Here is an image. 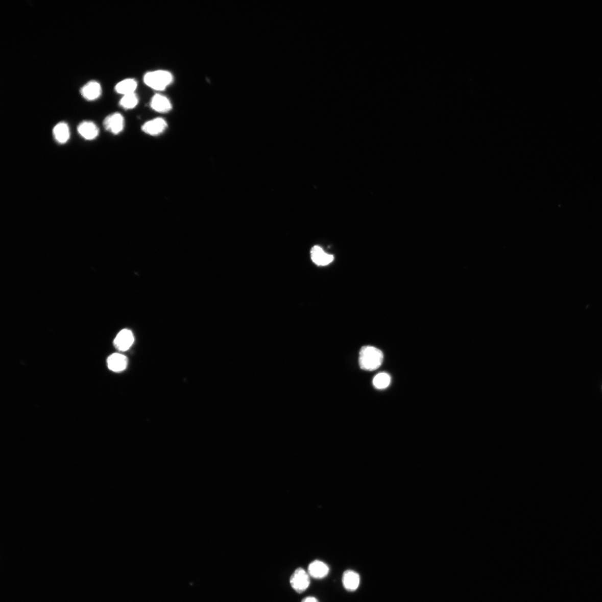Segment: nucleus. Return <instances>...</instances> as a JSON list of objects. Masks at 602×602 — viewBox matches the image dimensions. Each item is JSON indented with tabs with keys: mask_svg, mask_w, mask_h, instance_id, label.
<instances>
[{
	"mask_svg": "<svg viewBox=\"0 0 602 602\" xmlns=\"http://www.w3.org/2000/svg\"><path fill=\"white\" fill-rule=\"evenodd\" d=\"M384 355L382 351L373 346H366L362 348L358 357L361 369L373 371L378 369L382 363Z\"/></svg>",
	"mask_w": 602,
	"mask_h": 602,
	"instance_id": "obj_1",
	"label": "nucleus"
},
{
	"mask_svg": "<svg viewBox=\"0 0 602 602\" xmlns=\"http://www.w3.org/2000/svg\"><path fill=\"white\" fill-rule=\"evenodd\" d=\"M173 81L171 73L166 70H156L146 74L144 82L148 86L156 90H165Z\"/></svg>",
	"mask_w": 602,
	"mask_h": 602,
	"instance_id": "obj_2",
	"label": "nucleus"
},
{
	"mask_svg": "<svg viewBox=\"0 0 602 602\" xmlns=\"http://www.w3.org/2000/svg\"><path fill=\"white\" fill-rule=\"evenodd\" d=\"M290 584L292 588L298 593H302L310 585V576L306 571L301 568L297 569L291 575Z\"/></svg>",
	"mask_w": 602,
	"mask_h": 602,
	"instance_id": "obj_3",
	"label": "nucleus"
},
{
	"mask_svg": "<svg viewBox=\"0 0 602 602\" xmlns=\"http://www.w3.org/2000/svg\"><path fill=\"white\" fill-rule=\"evenodd\" d=\"M103 125L106 130L117 135L124 130L125 119L121 114L114 113L108 115L103 122Z\"/></svg>",
	"mask_w": 602,
	"mask_h": 602,
	"instance_id": "obj_4",
	"label": "nucleus"
},
{
	"mask_svg": "<svg viewBox=\"0 0 602 602\" xmlns=\"http://www.w3.org/2000/svg\"><path fill=\"white\" fill-rule=\"evenodd\" d=\"M167 124L165 119L157 118L146 123L142 127V131L148 135L156 136L165 131Z\"/></svg>",
	"mask_w": 602,
	"mask_h": 602,
	"instance_id": "obj_5",
	"label": "nucleus"
},
{
	"mask_svg": "<svg viewBox=\"0 0 602 602\" xmlns=\"http://www.w3.org/2000/svg\"><path fill=\"white\" fill-rule=\"evenodd\" d=\"M133 342V333L130 330L125 329L119 332L114 340V344L118 350L125 351L131 348Z\"/></svg>",
	"mask_w": 602,
	"mask_h": 602,
	"instance_id": "obj_6",
	"label": "nucleus"
},
{
	"mask_svg": "<svg viewBox=\"0 0 602 602\" xmlns=\"http://www.w3.org/2000/svg\"><path fill=\"white\" fill-rule=\"evenodd\" d=\"M99 127L91 121H83L78 127L79 134L87 140H93L96 138L99 135Z\"/></svg>",
	"mask_w": 602,
	"mask_h": 602,
	"instance_id": "obj_7",
	"label": "nucleus"
},
{
	"mask_svg": "<svg viewBox=\"0 0 602 602\" xmlns=\"http://www.w3.org/2000/svg\"><path fill=\"white\" fill-rule=\"evenodd\" d=\"M81 93L84 98L88 101H94L99 99L102 94L100 84L96 81H90L81 89Z\"/></svg>",
	"mask_w": 602,
	"mask_h": 602,
	"instance_id": "obj_8",
	"label": "nucleus"
},
{
	"mask_svg": "<svg viewBox=\"0 0 602 602\" xmlns=\"http://www.w3.org/2000/svg\"><path fill=\"white\" fill-rule=\"evenodd\" d=\"M329 567L326 564L318 560L310 563L308 568V573L309 576L318 580L324 579L329 573Z\"/></svg>",
	"mask_w": 602,
	"mask_h": 602,
	"instance_id": "obj_9",
	"label": "nucleus"
},
{
	"mask_svg": "<svg viewBox=\"0 0 602 602\" xmlns=\"http://www.w3.org/2000/svg\"><path fill=\"white\" fill-rule=\"evenodd\" d=\"M311 259L314 262L321 266L329 264L334 259L332 255L326 253L319 246H314L311 251Z\"/></svg>",
	"mask_w": 602,
	"mask_h": 602,
	"instance_id": "obj_10",
	"label": "nucleus"
},
{
	"mask_svg": "<svg viewBox=\"0 0 602 602\" xmlns=\"http://www.w3.org/2000/svg\"><path fill=\"white\" fill-rule=\"evenodd\" d=\"M151 107L160 113H166L172 110V105L166 97L156 94L152 99Z\"/></svg>",
	"mask_w": 602,
	"mask_h": 602,
	"instance_id": "obj_11",
	"label": "nucleus"
},
{
	"mask_svg": "<svg viewBox=\"0 0 602 602\" xmlns=\"http://www.w3.org/2000/svg\"><path fill=\"white\" fill-rule=\"evenodd\" d=\"M360 577L358 573L353 570L345 571L343 576V583L344 588L348 591H356L360 585Z\"/></svg>",
	"mask_w": 602,
	"mask_h": 602,
	"instance_id": "obj_12",
	"label": "nucleus"
},
{
	"mask_svg": "<svg viewBox=\"0 0 602 602\" xmlns=\"http://www.w3.org/2000/svg\"><path fill=\"white\" fill-rule=\"evenodd\" d=\"M108 367L114 372H120L124 370L128 364L127 357L120 354H113L108 358Z\"/></svg>",
	"mask_w": 602,
	"mask_h": 602,
	"instance_id": "obj_13",
	"label": "nucleus"
},
{
	"mask_svg": "<svg viewBox=\"0 0 602 602\" xmlns=\"http://www.w3.org/2000/svg\"><path fill=\"white\" fill-rule=\"evenodd\" d=\"M53 136L57 142L63 144L68 142L70 138V133L68 125L65 123H60L54 127Z\"/></svg>",
	"mask_w": 602,
	"mask_h": 602,
	"instance_id": "obj_14",
	"label": "nucleus"
},
{
	"mask_svg": "<svg viewBox=\"0 0 602 602\" xmlns=\"http://www.w3.org/2000/svg\"><path fill=\"white\" fill-rule=\"evenodd\" d=\"M137 88V82L133 79H126L122 81L115 86V90L119 94L124 95L135 93Z\"/></svg>",
	"mask_w": 602,
	"mask_h": 602,
	"instance_id": "obj_15",
	"label": "nucleus"
},
{
	"mask_svg": "<svg viewBox=\"0 0 602 602\" xmlns=\"http://www.w3.org/2000/svg\"><path fill=\"white\" fill-rule=\"evenodd\" d=\"M138 103V98L135 93L124 95L119 102L120 106L126 109L135 108Z\"/></svg>",
	"mask_w": 602,
	"mask_h": 602,
	"instance_id": "obj_16",
	"label": "nucleus"
},
{
	"mask_svg": "<svg viewBox=\"0 0 602 602\" xmlns=\"http://www.w3.org/2000/svg\"><path fill=\"white\" fill-rule=\"evenodd\" d=\"M391 382V376L386 373H381L376 375L373 379L374 387L379 389L387 388Z\"/></svg>",
	"mask_w": 602,
	"mask_h": 602,
	"instance_id": "obj_17",
	"label": "nucleus"
},
{
	"mask_svg": "<svg viewBox=\"0 0 602 602\" xmlns=\"http://www.w3.org/2000/svg\"><path fill=\"white\" fill-rule=\"evenodd\" d=\"M301 602H319V600L314 597H307L304 598Z\"/></svg>",
	"mask_w": 602,
	"mask_h": 602,
	"instance_id": "obj_18",
	"label": "nucleus"
}]
</instances>
